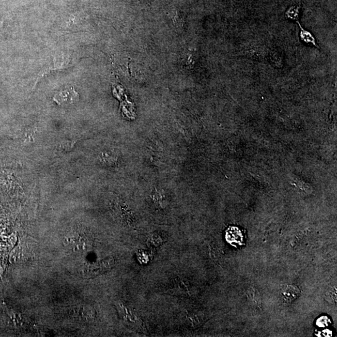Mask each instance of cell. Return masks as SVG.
I'll return each mask as SVG.
<instances>
[{
	"instance_id": "6da1fadb",
	"label": "cell",
	"mask_w": 337,
	"mask_h": 337,
	"mask_svg": "<svg viewBox=\"0 0 337 337\" xmlns=\"http://www.w3.org/2000/svg\"><path fill=\"white\" fill-rule=\"evenodd\" d=\"M68 247L73 250H86L92 245L89 239L81 237L80 235H75L73 237H69L66 239Z\"/></svg>"
},
{
	"instance_id": "7a4b0ae2",
	"label": "cell",
	"mask_w": 337,
	"mask_h": 337,
	"mask_svg": "<svg viewBox=\"0 0 337 337\" xmlns=\"http://www.w3.org/2000/svg\"><path fill=\"white\" fill-rule=\"evenodd\" d=\"M55 99L58 103L61 105H70L77 101V94L74 91H64L61 93L56 95Z\"/></svg>"
},
{
	"instance_id": "3957f363",
	"label": "cell",
	"mask_w": 337,
	"mask_h": 337,
	"mask_svg": "<svg viewBox=\"0 0 337 337\" xmlns=\"http://www.w3.org/2000/svg\"><path fill=\"white\" fill-rule=\"evenodd\" d=\"M297 23L299 26L300 30L299 35L302 42H304L305 43H306V44L309 45V46L310 45V46H314L319 48V45L317 44L316 40H315V36L313 35L312 33H311V32L304 29L301 25H300L299 21H297Z\"/></svg>"
},
{
	"instance_id": "277c9868",
	"label": "cell",
	"mask_w": 337,
	"mask_h": 337,
	"mask_svg": "<svg viewBox=\"0 0 337 337\" xmlns=\"http://www.w3.org/2000/svg\"><path fill=\"white\" fill-rule=\"evenodd\" d=\"M300 9H301V2H300V4L299 5L291 6L286 11L285 15H286L287 18L296 21V22H297V21H299Z\"/></svg>"
},
{
	"instance_id": "5b68a950",
	"label": "cell",
	"mask_w": 337,
	"mask_h": 337,
	"mask_svg": "<svg viewBox=\"0 0 337 337\" xmlns=\"http://www.w3.org/2000/svg\"><path fill=\"white\" fill-rule=\"evenodd\" d=\"M298 294H299V291L295 290V289L292 287H289L285 290L282 296L286 301L290 302V300L295 299Z\"/></svg>"
}]
</instances>
